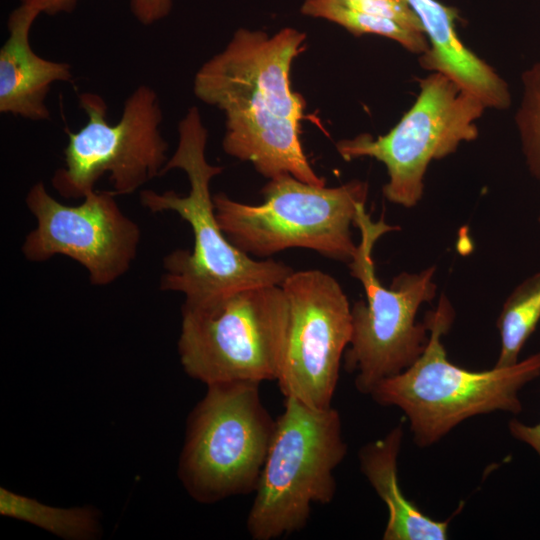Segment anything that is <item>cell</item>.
<instances>
[{
  "label": "cell",
  "mask_w": 540,
  "mask_h": 540,
  "mask_svg": "<svg viewBox=\"0 0 540 540\" xmlns=\"http://www.w3.org/2000/svg\"><path fill=\"white\" fill-rule=\"evenodd\" d=\"M306 35L240 28L194 78V93L225 114L223 150L251 163L267 179L281 174L324 186L304 153L300 133L305 100L291 88L290 69Z\"/></svg>",
  "instance_id": "6da1fadb"
},
{
  "label": "cell",
  "mask_w": 540,
  "mask_h": 540,
  "mask_svg": "<svg viewBox=\"0 0 540 540\" xmlns=\"http://www.w3.org/2000/svg\"><path fill=\"white\" fill-rule=\"evenodd\" d=\"M208 132L199 110L191 107L178 125V144L162 175L181 169L189 181V192L182 196L173 190L158 193L143 190L141 205L152 213L172 211L192 230V250L177 249L163 259L160 288L184 294L183 304L201 306L236 291L281 285L294 271L271 258L257 260L235 247L222 232L210 193L211 180L223 168L206 157Z\"/></svg>",
  "instance_id": "7a4b0ae2"
},
{
  "label": "cell",
  "mask_w": 540,
  "mask_h": 540,
  "mask_svg": "<svg viewBox=\"0 0 540 540\" xmlns=\"http://www.w3.org/2000/svg\"><path fill=\"white\" fill-rule=\"evenodd\" d=\"M454 309L441 295L425 321L429 340L420 357L402 372L381 380L371 391L382 406L399 408L407 418L414 443L425 448L440 441L468 418L522 411L520 390L540 376V352L510 366L472 371L452 363L442 338L454 321Z\"/></svg>",
  "instance_id": "3957f363"
},
{
  "label": "cell",
  "mask_w": 540,
  "mask_h": 540,
  "mask_svg": "<svg viewBox=\"0 0 540 540\" xmlns=\"http://www.w3.org/2000/svg\"><path fill=\"white\" fill-rule=\"evenodd\" d=\"M263 203L250 205L224 193L213 196L218 224L227 239L251 257L269 258L290 248L310 249L348 264L357 249L352 227L365 206L368 184L337 187L281 174L261 189Z\"/></svg>",
  "instance_id": "277c9868"
},
{
  "label": "cell",
  "mask_w": 540,
  "mask_h": 540,
  "mask_svg": "<svg viewBox=\"0 0 540 540\" xmlns=\"http://www.w3.org/2000/svg\"><path fill=\"white\" fill-rule=\"evenodd\" d=\"M284 398L246 520L253 540H275L302 530L314 504L334 499V472L347 453L338 410Z\"/></svg>",
  "instance_id": "5b68a950"
},
{
  "label": "cell",
  "mask_w": 540,
  "mask_h": 540,
  "mask_svg": "<svg viewBox=\"0 0 540 540\" xmlns=\"http://www.w3.org/2000/svg\"><path fill=\"white\" fill-rule=\"evenodd\" d=\"M360 242L347 264L352 277L363 286L365 299L351 306L352 336L344 354L346 371L355 373L356 389L370 395L383 379L412 365L429 340V328L418 322L419 308L436 296L435 266L416 273L402 272L387 287L375 271L372 253L377 240L397 226L383 218L373 221L362 207L355 222Z\"/></svg>",
  "instance_id": "8992f818"
},
{
  "label": "cell",
  "mask_w": 540,
  "mask_h": 540,
  "mask_svg": "<svg viewBox=\"0 0 540 540\" xmlns=\"http://www.w3.org/2000/svg\"><path fill=\"white\" fill-rule=\"evenodd\" d=\"M178 353L186 374L210 385L277 380L289 305L281 285L245 288L201 306L183 304Z\"/></svg>",
  "instance_id": "52a82bcc"
},
{
  "label": "cell",
  "mask_w": 540,
  "mask_h": 540,
  "mask_svg": "<svg viewBox=\"0 0 540 540\" xmlns=\"http://www.w3.org/2000/svg\"><path fill=\"white\" fill-rule=\"evenodd\" d=\"M260 384L207 385L190 413L178 474L196 501L211 504L254 493L276 425Z\"/></svg>",
  "instance_id": "ba28073f"
},
{
  "label": "cell",
  "mask_w": 540,
  "mask_h": 540,
  "mask_svg": "<svg viewBox=\"0 0 540 540\" xmlns=\"http://www.w3.org/2000/svg\"><path fill=\"white\" fill-rule=\"evenodd\" d=\"M79 106L88 120L77 132L66 130L64 166L51 179L59 195L85 198L105 174L117 196L127 195L162 175L168 143L160 133L163 115L154 89L138 86L125 100L116 124L107 120V104L96 93H81Z\"/></svg>",
  "instance_id": "9c48e42d"
},
{
  "label": "cell",
  "mask_w": 540,
  "mask_h": 540,
  "mask_svg": "<svg viewBox=\"0 0 540 540\" xmlns=\"http://www.w3.org/2000/svg\"><path fill=\"white\" fill-rule=\"evenodd\" d=\"M419 86L416 101L387 134L373 138L363 133L336 144L346 161L370 157L383 163L388 174L384 197L406 208L422 199L425 174L433 160L477 138L476 121L487 108L441 73L432 72Z\"/></svg>",
  "instance_id": "30bf717a"
},
{
  "label": "cell",
  "mask_w": 540,
  "mask_h": 540,
  "mask_svg": "<svg viewBox=\"0 0 540 540\" xmlns=\"http://www.w3.org/2000/svg\"><path fill=\"white\" fill-rule=\"evenodd\" d=\"M281 287L289 320L276 381L284 397L329 408L351 341V305L339 282L319 269L293 271Z\"/></svg>",
  "instance_id": "8fae6325"
},
{
  "label": "cell",
  "mask_w": 540,
  "mask_h": 540,
  "mask_svg": "<svg viewBox=\"0 0 540 540\" xmlns=\"http://www.w3.org/2000/svg\"><path fill=\"white\" fill-rule=\"evenodd\" d=\"M116 196L95 190L71 206L53 198L43 182L35 183L25 202L37 225L23 242V255L37 263L66 256L87 270L92 285L113 283L129 270L141 239L139 226L121 211Z\"/></svg>",
  "instance_id": "7c38bea8"
},
{
  "label": "cell",
  "mask_w": 540,
  "mask_h": 540,
  "mask_svg": "<svg viewBox=\"0 0 540 540\" xmlns=\"http://www.w3.org/2000/svg\"><path fill=\"white\" fill-rule=\"evenodd\" d=\"M39 14L25 5L14 9L0 49V112L33 121L50 118L45 101L51 85L72 78L68 63L44 59L33 51L30 30Z\"/></svg>",
  "instance_id": "4fadbf2b"
},
{
  "label": "cell",
  "mask_w": 540,
  "mask_h": 540,
  "mask_svg": "<svg viewBox=\"0 0 540 540\" xmlns=\"http://www.w3.org/2000/svg\"><path fill=\"white\" fill-rule=\"evenodd\" d=\"M420 20L429 49L420 64L441 73L479 98L487 108L506 109L511 97L507 83L460 40L458 11L438 0H404Z\"/></svg>",
  "instance_id": "5bb4252c"
},
{
  "label": "cell",
  "mask_w": 540,
  "mask_h": 540,
  "mask_svg": "<svg viewBox=\"0 0 540 540\" xmlns=\"http://www.w3.org/2000/svg\"><path fill=\"white\" fill-rule=\"evenodd\" d=\"M399 423L383 438L365 444L358 453L360 469L388 511L384 540H445L449 520L439 521L407 499L398 479V457L403 441Z\"/></svg>",
  "instance_id": "9a60e30c"
},
{
  "label": "cell",
  "mask_w": 540,
  "mask_h": 540,
  "mask_svg": "<svg viewBox=\"0 0 540 540\" xmlns=\"http://www.w3.org/2000/svg\"><path fill=\"white\" fill-rule=\"evenodd\" d=\"M0 513L69 540L93 539L99 533L98 513L92 508L53 507L6 488L0 489Z\"/></svg>",
  "instance_id": "2e32d148"
},
{
  "label": "cell",
  "mask_w": 540,
  "mask_h": 540,
  "mask_svg": "<svg viewBox=\"0 0 540 540\" xmlns=\"http://www.w3.org/2000/svg\"><path fill=\"white\" fill-rule=\"evenodd\" d=\"M540 320V271L523 280L506 298L496 326L500 351L495 366L519 361L520 352Z\"/></svg>",
  "instance_id": "e0dca14e"
},
{
  "label": "cell",
  "mask_w": 540,
  "mask_h": 540,
  "mask_svg": "<svg viewBox=\"0 0 540 540\" xmlns=\"http://www.w3.org/2000/svg\"><path fill=\"white\" fill-rule=\"evenodd\" d=\"M301 13L334 22L352 34H373L389 38L413 53L424 54L429 42L422 32L410 30L396 22L346 7L336 0H305Z\"/></svg>",
  "instance_id": "ac0fdd59"
},
{
  "label": "cell",
  "mask_w": 540,
  "mask_h": 540,
  "mask_svg": "<svg viewBox=\"0 0 540 540\" xmlns=\"http://www.w3.org/2000/svg\"><path fill=\"white\" fill-rule=\"evenodd\" d=\"M522 83L516 125L528 169L540 184V61L523 73Z\"/></svg>",
  "instance_id": "d6986e66"
},
{
  "label": "cell",
  "mask_w": 540,
  "mask_h": 540,
  "mask_svg": "<svg viewBox=\"0 0 540 540\" xmlns=\"http://www.w3.org/2000/svg\"><path fill=\"white\" fill-rule=\"evenodd\" d=\"M336 1L351 9L386 18L396 22L404 28L424 33L420 20L404 0Z\"/></svg>",
  "instance_id": "ffe728a7"
},
{
  "label": "cell",
  "mask_w": 540,
  "mask_h": 540,
  "mask_svg": "<svg viewBox=\"0 0 540 540\" xmlns=\"http://www.w3.org/2000/svg\"><path fill=\"white\" fill-rule=\"evenodd\" d=\"M130 9L140 23L150 25L170 13L172 0H130Z\"/></svg>",
  "instance_id": "44dd1931"
},
{
  "label": "cell",
  "mask_w": 540,
  "mask_h": 540,
  "mask_svg": "<svg viewBox=\"0 0 540 540\" xmlns=\"http://www.w3.org/2000/svg\"><path fill=\"white\" fill-rule=\"evenodd\" d=\"M508 429L513 438L530 446L540 458V422L527 425L512 419L508 423Z\"/></svg>",
  "instance_id": "7402d4cb"
},
{
  "label": "cell",
  "mask_w": 540,
  "mask_h": 540,
  "mask_svg": "<svg viewBox=\"0 0 540 540\" xmlns=\"http://www.w3.org/2000/svg\"><path fill=\"white\" fill-rule=\"evenodd\" d=\"M21 5L28 6L40 14L55 15L61 12H71L78 0H20Z\"/></svg>",
  "instance_id": "603a6c76"
},
{
  "label": "cell",
  "mask_w": 540,
  "mask_h": 540,
  "mask_svg": "<svg viewBox=\"0 0 540 540\" xmlns=\"http://www.w3.org/2000/svg\"><path fill=\"white\" fill-rule=\"evenodd\" d=\"M538 220H539V222H540V212H539Z\"/></svg>",
  "instance_id": "cb8c5ba5"
}]
</instances>
